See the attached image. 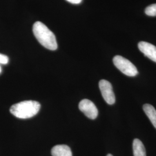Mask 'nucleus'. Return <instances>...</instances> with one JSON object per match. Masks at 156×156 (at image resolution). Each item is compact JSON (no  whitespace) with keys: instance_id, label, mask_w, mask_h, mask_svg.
<instances>
[{"instance_id":"f03ea898","label":"nucleus","mask_w":156,"mask_h":156,"mask_svg":"<svg viewBox=\"0 0 156 156\" xmlns=\"http://www.w3.org/2000/svg\"><path fill=\"white\" fill-rule=\"evenodd\" d=\"M41 105L35 101H24L13 105L10 112L19 119H28L36 115L40 110Z\"/></svg>"},{"instance_id":"1a4fd4ad","label":"nucleus","mask_w":156,"mask_h":156,"mask_svg":"<svg viewBox=\"0 0 156 156\" xmlns=\"http://www.w3.org/2000/svg\"><path fill=\"white\" fill-rule=\"evenodd\" d=\"M134 156H146L145 146L139 139H135L133 144Z\"/></svg>"},{"instance_id":"f8f14e48","label":"nucleus","mask_w":156,"mask_h":156,"mask_svg":"<svg viewBox=\"0 0 156 156\" xmlns=\"http://www.w3.org/2000/svg\"><path fill=\"white\" fill-rule=\"evenodd\" d=\"M66 1L73 4H79L81 3L82 1V0H66Z\"/></svg>"},{"instance_id":"6e6552de","label":"nucleus","mask_w":156,"mask_h":156,"mask_svg":"<svg viewBox=\"0 0 156 156\" xmlns=\"http://www.w3.org/2000/svg\"><path fill=\"white\" fill-rule=\"evenodd\" d=\"M143 109L147 116L150 119L151 123L156 128V110L151 104H146L143 106Z\"/></svg>"},{"instance_id":"423d86ee","label":"nucleus","mask_w":156,"mask_h":156,"mask_svg":"<svg viewBox=\"0 0 156 156\" xmlns=\"http://www.w3.org/2000/svg\"><path fill=\"white\" fill-rule=\"evenodd\" d=\"M138 48L146 57L156 62V47L154 45L142 41L138 44Z\"/></svg>"},{"instance_id":"9b49d317","label":"nucleus","mask_w":156,"mask_h":156,"mask_svg":"<svg viewBox=\"0 0 156 156\" xmlns=\"http://www.w3.org/2000/svg\"><path fill=\"white\" fill-rule=\"evenodd\" d=\"M9 62L8 57L3 54L0 53V64H6Z\"/></svg>"},{"instance_id":"4468645a","label":"nucleus","mask_w":156,"mask_h":156,"mask_svg":"<svg viewBox=\"0 0 156 156\" xmlns=\"http://www.w3.org/2000/svg\"><path fill=\"white\" fill-rule=\"evenodd\" d=\"M1 71H2V69H1V67L0 66V73H1Z\"/></svg>"},{"instance_id":"7ed1b4c3","label":"nucleus","mask_w":156,"mask_h":156,"mask_svg":"<svg viewBox=\"0 0 156 156\" xmlns=\"http://www.w3.org/2000/svg\"><path fill=\"white\" fill-rule=\"evenodd\" d=\"M113 62L117 69L127 76H135L138 73L137 68L134 64L122 56H115Z\"/></svg>"},{"instance_id":"0eeeda50","label":"nucleus","mask_w":156,"mask_h":156,"mask_svg":"<svg viewBox=\"0 0 156 156\" xmlns=\"http://www.w3.org/2000/svg\"><path fill=\"white\" fill-rule=\"evenodd\" d=\"M51 153L53 156H73L71 150L67 145H56L52 148Z\"/></svg>"},{"instance_id":"39448f33","label":"nucleus","mask_w":156,"mask_h":156,"mask_svg":"<svg viewBox=\"0 0 156 156\" xmlns=\"http://www.w3.org/2000/svg\"><path fill=\"white\" fill-rule=\"evenodd\" d=\"M79 108L90 119L94 120L98 116V111L97 107L92 101L89 100L84 99L81 101L79 104Z\"/></svg>"},{"instance_id":"20e7f679","label":"nucleus","mask_w":156,"mask_h":156,"mask_svg":"<svg viewBox=\"0 0 156 156\" xmlns=\"http://www.w3.org/2000/svg\"><path fill=\"white\" fill-rule=\"evenodd\" d=\"M99 87L104 100L109 105L115 104L116 99L111 83L103 79L99 82Z\"/></svg>"},{"instance_id":"ddd939ff","label":"nucleus","mask_w":156,"mask_h":156,"mask_svg":"<svg viewBox=\"0 0 156 156\" xmlns=\"http://www.w3.org/2000/svg\"><path fill=\"white\" fill-rule=\"evenodd\" d=\"M107 156H113L112 154H108V155H107Z\"/></svg>"},{"instance_id":"f257e3e1","label":"nucleus","mask_w":156,"mask_h":156,"mask_svg":"<svg viewBox=\"0 0 156 156\" xmlns=\"http://www.w3.org/2000/svg\"><path fill=\"white\" fill-rule=\"evenodd\" d=\"M33 31L35 38L45 48L50 50L57 49V43L55 34L44 23L41 22L35 23Z\"/></svg>"},{"instance_id":"9d476101","label":"nucleus","mask_w":156,"mask_h":156,"mask_svg":"<svg viewBox=\"0 0 156 156\" xmlns=\"http://www.w3.org/2000/svg\"><path fill=\"white\" fill-rule=\"evenodd\" d=\"M145 13L150 16H156V4H151L148 6L145 9Z\"/></svg>"}]
</instances>
